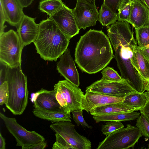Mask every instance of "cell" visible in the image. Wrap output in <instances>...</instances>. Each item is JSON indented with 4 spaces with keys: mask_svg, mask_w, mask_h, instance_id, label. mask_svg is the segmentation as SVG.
<instances>
[{
    "mask_svg": "<svg viewBox=\"0 0 149 149\" xmlns=\"http://www.w3.org/2000/svg\"><path fill=\"white\" fill-rule=\"evenodd\" d=\"M32 100L35 108L50 111H64L56 99L54 90L42 88L34 94Z\"/></svg>",
    "mask_w": 149,
    "mask_h": 149,
    "instance_id": "9a60e30c",
    "label": "cell"
},
{
    "mask_svg": "<svg viewBox=\"0 0 149 149\" xmlns=\"http://www.w3.org/2000/svg\"><path fill=\"white\" fill-rule=\"evenodd\" d=\"M143 93L146 97L148 99H149V91H147L146 92H144Z\"/></svg>",
    "mask_w": 149,
    "mask_h": 149,
    "instance_id": "b9f144b4",
    "label": "cell"
},
{
    "mask_svg": "<svg viewBox=\"0 0 149 149\" xmlns=\"http://www.w3.org/2000/svg\"><path fill=\"white\" fill-rule=\"evenodd\" d=\"M135 30L138 47H149V25L135 29Z\"/></svg>",
    "mask_w": 149,
    "mask_h": 149,
    "instance_id": "4316f807",
    "label": "cell"
},
{
    "mask_svg": "<svg viewBox=\"0 0 149 149\" xmlns=\"http://www.w3.org/2000/svg\"><path fill=\"white\" fill-rule=\"evenodd\" d=\"M148 100L143 93L138 92L127 95L125 97L123 102L127 105L139 110L144 106Z\"/></svg>",
    "mask_w": 149,
    "mask_h": 149,
    "instance_id": "603a6c76",
    "label": "cell"
},
{
    "mask_svg": "<svg viewBox=\"0 0 149 149\" xmlns=\"http://www.w3.org/2000/svg\"><path fill=\"white\" fill-rule=\"evenodd\" d=\"M148 8L149 10V0H140Z\"/></svg>",
    "mask_w": 149,
    "mask_h": 149,
    "instance_id": "ab89813d",
    "label": "cell"
},
{
    "mask_svg": "<svg viewBox=\"0 0 149 149\" xmlns=\"http://www.w3.org/2000/svg\"><path fill=\"white\" fill-rule=\"evenodd\" d=\"M53 19L61 31L70 40L79 33L72 9L64 5L54 14L49 17Z\"/></svg>",
    "mask_w": 149,
    "mask_h": 149,
    "instance_id": "7c38bea8",
    "label": "cell"
},
{
    "mask_svg": "<svg viewBox=\"0 0 149 149\" xmlns=\"http://www.w3.org/2000/svg\"><path fill=\"white\" fill-rule=\"evenodd\" d=\"M140 115L135 111L116 113L107 115L93 116V118L96 123L100 122L116 121H125L137 119Z\"/></svg>",
    "mask_w": 149,
    "mask_h": 149,
    "instance_id": "7402d4cb",
    "label": "cell"
},
{
    "mask_svg": "<svg viewBox=\"0 0 149 149\" xmlns=\"http://www.w3.org/2000/svg\"><path fill=\"white\" fill-rule=\"evenodd\" d=\"M99 12L98 20L103 26H107L118 20V13L113 12L103 3Z\"/></svg>",
    "mask_w": 149,
    "mask_h": 149,
    "instance_id": "cb8c5ba5",
    "label": "cell"
},
{
    "mask_svg": "<svg viewBox=\"0 0 149 149\" xmlns=\"http://www.w3.org/2000/svg\"><path fill=\"white\" fill-rule=\"evenodd\" d=\"M136 125L140 130L142 136L149 139V122L142 114L137 119Z\"/></svg>",
    "mask_w": 149,
    "mask_h": 149,
    "instance_id": "f546056e",
    "label": "cell"
},
{
    "mask_svg": "<svg viewBox=\"0 0 149 149\" xmlns=\"http://www.w3.org/2000/svg\"><path fill=\"white\" fill-rule=\"evenodd\" d=\"M54 90L58 102L64 111L70 113L73 111L83 110L82 102L84 93L79 86L65 79L55 84Z\"/></svg>",
    "mask_w": 149,
    "mask_h": 149,
    "instance_id": "ba28073f",
    "label": "cell"
},
{
    "mask_svg": "<svg viewBox=\"0 0 149 149\" xmlns=\"http://www.w3.org/2000/svg\"><path fill=\"white\" fill-rule=\"evenodd\" d=\"M88 91L102 93L116 97H125L127 95L138 92L127 80L120 81H111L102 78L86 88Z\"/></svg>",
    "mask_w": 149,
    "mask_h": 149,
    "instance_id": "30bf717a",
    "label": "cell"
},
{
    "mask_svg": "<svg viewBox=\"0 0 149 149\" xmlns=\"http://www.w3.org/2000/svg\"><path fill=\"white\" fill-rule=\"evenodd\" d=\"M83 109H80L72 111V113L73 119L77 126L80 125L83 127L92 129V127L88 125L85 121L83 116Z\"/></svg>",
    "mask_w": 149,
    "mask_h": 149,
    "instance_id": "4dcf8cb0",
    "label": "cell"
},
{
    "mask_svg": "<svg viewBox=\"0 0 149 149\" xmlns=\"http://www.w3.org/2000/svg\"><path fill=\"white\" fill-rule=\"evenodd\" d=\"M56 69L66 80L79 86L80 84L79 75L70 50L67 48L60 57L56 63Z\"/></svg>",
    "mask_w": 149,
    "mask_h": 149,
    "instance_id": "4fadbf2b",
    "label": "cell"
},
{
    "mask_svg": "<svg viewBox=\"0 0 149 149\" xmlns=\"http://www.w3.org/2000/svg\"><path fill=\"white\" fill-rule=\"evenodd\" d=\"M111 44L115 52L114 58L117 61L121 76L124 79L128 80L138 92L143 93L145 91L146 82L131 63L130 57L132 49L128 46Z\"/></svg>",
    "mask_w": 149,
    "mask_h": 149,
    "instance_id": "5b68a950",
    "label": "cell"
},
{
    "mask_svg": "<svg viewBox=\"0 0 149 149\" xmlns=\"http://www.w3.org/2000/svg\"><path fill=\"white\" fill-rule=\"evenodd\" d=\"M47 145V142L44 141L38 144L31 147L29 149H43L46 147Z\"/></svg>",
    "mask_w": 149,
    "mask_h": 149,
    "instance_id": "74e56055",
    "label": "cell"
},
{
    "mask_svg": "<svg viewBox=\"0 0 149 149\" xmlns=\"http://www.w3.org/2000/svg\"><path fill=\"white\" fill-rule=\"evenodd\" d=\"M17 29V32L24 46L33 42L37 37L38 24L35 22L34 18L25 15Z\"/></svg>",
    "mask_w": 149,
    "mask_h": 149,
    "instance_id": "2e32d148",
    "label": "cell"
},
{
    "mask_svg": "<svg viewBox=\"0 0 149 149\" xmlns=\"http://www.w3.org/2000/svg\"><path fill=\"white\" fill-rule=\"evenodd\" d=\"M0 34L4 32L5 29L7 27L4 25L5 23L6 22V16L1 4L0 5Z\"/></svg>",
    "mask_w": 149,
    "mask_h": 149,
    "instance_id": "836d02e7",
    "label": "cell"
},
{
    "mask_svg": "<svg viewBox=\"0 0 149 149\" xmlns=\"http://www.w3.org/2000/svg\"><path fill=\"white\" fill-rule=\"evenodd\" d=\"M33 113L36 117L55 123L61 121L71 122L70 113L64 111H48L39 109H33Z\"/></svg>",
    "mask_w": 149,
    "mask_h": 149,
    "instance_id": "44dd1931",
    "label": "cell"
},
{
    "mask_svg": "<svg viewBox=\"0 0 149 149\" xmlns=\"http://www.w3.org/2000/svg\"><path fill=\"white\" fill-rule=\"evenodd\" d=\"M129 23L135 29L149 25V10L140 0H134L132 7Z\"/></svg>",
    "mask_w": 149,
    "mask_h": 149,
    "instance_id": "ac0fdd59",
    "label": "cell"
},
{
    "mask_svg": "<svg viewBox=\"0 0 149 149\" xmlns=\"http://www.w3.org/2000/svg\"><path fill=\"white\" fill-rule=\"evenodd\" d=\"M138 110L127 105L123 102L109 104L95 107L90 111V114L93 116L107 115L118 112L136 111Z\"/></svg>",
    "mask_w": 149,
    "mask_h": 149,
    "instance_id": "ffe728a7",
    "label": "cell"
},
{
    "mask_svg": "<svg viewBox=\"0 0 149 149\" xmlns=\"http://www.w3.org/2000/svg\"><path fill=\"white\" fill-rule=\"evenodd\" d=\"M50 127L55 133L52 149H91L90 141L77 132L71 122L61 121L51 124Z\"/></svg>",
    "mask_w": 149,
    "mask_h": 149,
    "instance_id": "277c9868",
    "label": "cell"
},
{
    "mask_svg": "<svg viewBox=\"0 0 149 149\" xmlns=\"http://www.w3.org/2000/svg\"><path fill=\"white\" fill-rule=\"evenodd\" d=\"M24 47L17 32L13 29L0 34V61L11 68L21 66Z\"/></svg>",
    "mask_w": 149,
    "mask_h": 149,
    "instance_id": "8992f818",
    "label": "cell"
},
{
    "mask_svg": "<svg viewBox=\"0 0 149 149\" xmlns=\"http://www.w3.org/2000/svg\"><path fill=\"white\" fill-rule=\"evenodd\" d=\"M124 127L121 122L116 121H108L103 125L101 129L102 133L107 136L114 131Z\"/></svg>",
    "mask_w": 149,
    "mask_h": 149,
    "instance_id": "f1b7e54d",
    "label": "cell"
},
{
    "mask_svg": "<svg viewBox=\"0 0 149 149\" xmlns=\"http://www.w3.org/2000/svg\"><path fill=\"white\" fill-rule=\"evenodd\" d=\"M145 91H149V81L146 82L145 86Z\"/></svg>",
    "mask_w": 149,
    "mask_h": 149,
    "instance_id": "60d3db41",
    "label": "cell"
},
{
    "mask_svg": "<svg viewBox=\"0 0 149 149\" xmlns=\"http://www.w3.org/2000/svg\"><path fill=\"white\" fill-rule=\"evenodd\" d=\"M132 51L131 63L143 79L147 82L149 81V61L139 50L138 46L134 47Z\"/></svg>",
    "mask_w": 149,
    "mask_h": 149,
    "instance_id": "d6986e66",
    "label": "cell"
},
{
    "mask_svg": "<svg viewBox=\"0 0 149 149\" xmlns=\"http://www.w3.org/2000/svg\"><path fill=\"white\" fill-rule=\"evenodd\" d=\"M102 78L111 81H120L124 80L113 68L107 67L105 68L102 71Z\"/></svg>",
    "mask_w": 149,
    "mask_h": 149,
    "instance_id": "83f0119b",
    "label": "cell"
},
{
    "mask_svg": "<svg viewBox=\"0 0 149 149\" xmlns=\"http://www.w3.org/2000/svg\"><path fill=\"white\" fill-rule=\"evenodd\" d=\"M5 81L8 82L9 90L6 106L14 115H21L26 107L29 95L27 77L21 66L15 68L7 66Z\"/></svg>",
    "mask_w": 149,
    "mask_h": 149,
    "instance_id": "3957f363",
    "label": "cell"
},
{
    "mask_svg": "<svg viewBox=\"0 0 149 149\" xmlns=\"http://www.w3.org/2000/svg\"><path fill=\"white\" fill-rule=\"evenodd\" d=\"M5 13L6 22L10 25L18 27L25 15L23 8L17 0H0Z\"/></svg>",
    "mask_w": 149,
    "mask_h": 149,
    "instance_id": "e0dca14e",
    "label": "cell"
},
{
    "mask_svg": "<svg viewBox=\"0 0 149 149\" xmlns=\"http://www.w3.org/2000/svg\"><path fill=\"white\" fill-rule=\"evenodd\" d=\"M74 56L79 68L89 74L100 71L114 58L108 37L102 31L91 29L80 37Z\"/></svg>",
    "mask_w": 149,
    "mask_h": 149,
    "instance_id": "6da1fadb",
    "label": "cell"
},
{
    "mask_svg": "<svg viewBox=\"0 0 149 149\" xmlns=\"http://www.w3.org/2000/svg\"><path fill=\"white\" fill-rule=\"evenodd\" d=\"M38 26V34L33 42L37 53L44 60L56 61L68 48L70 40L49 18Z\"/></svg>",
    "mask_w": 149,
    "mask_h": 149,
    "instance_id": "7a4b0ae2",
    "label": "cell"
},
{
    "mask_svg": "<svg viewBox=\"0 0 149 149\" xmlns=\"http://www.w3.org/2000/svg\"><path fill=\"white\" fill-rule=\"evenodd\" d=\"M9 90L7 82L5 81L0 84V105L6 104L8 101Z\"/></svg>",
    "mask_w": 149,
    "mask_h": 149,
    "instance_id": "1f68e13d",
    "label": "cell"
},
{
    "mask_svg": "<svg viewBox=\"0 0 149 149\" xmlns=\"http://www.w3.org/2000/svg\"><path fill=\"white\" fill-rule=\"evenodd\" d=\"M72 10L80 30L95 26L98 20L99 12L95 5L83 0H77Z\"/></svg>",
    "mask_w": 149,
    "mask_h": 149,
    "instance_id": "8fae6325",
    "label": "cell"
},
{
    "mask_svg": "<svg viewBox=\"0 0 149 149\" xmlns=\"http://www.w3.org/2000/svg\"><path fill=\"white\" fill-rule=\"evenodd\" d=\"M5 140L0 132V149H5Z\"/></svg>",
    "mask_w": 149,
    "mask_h": 149,
    "instance_id": "f35d334b",
    "label": "cell"
},
{
    "mask_svg": "<svg viewBox=\"0 0 149 149\" xmlns=\"http://www.w3.org/2000/svg\"><path fill=\"white\" fill-rule=\"evenodd\" d=\"M142 136L136 126L127 124L107 136L97 149H127L133 148Z\"/></svg>",
    "mask_w": 149,
    "mask_h": 149,
    "instance_id": "52a82bcc",
    "label": "cell"
},
{
    "mask_svg": "<svg viewBox=\"0 0 149 149\" xmlns=\"http://www.w3.org/2000/svg\"><path fill=\"white\" fill-rule=\"evenodd\" d=\"M0 117L9 132L15 138L17 146L22 149L31 147L45 141L44 137L35 131H29L18 123L15 118L7 117L1 112Z\"/></svg>",
    "mask_w": 149,
    "mask_h": 149,
    "instance_id": "9c48e42d",
    "label": "cell"
},
{
    "mask_svg": "<svg viewBox=\"0 0 149 149\" xmlns=\"http://www.w3.org/2000/svg\"><path fill=\"white\" fill-rule=\"evenodd\" d=\"M79 0H77V1ZM85 1L88 2L89 3H92L93 4H95V0H83Z\"/></svg>",
    "mask_w": 149,
    "mask_h": 149,
    "instance_id": "7bdbcfd3",
    "label": "cell"
},
{
    "mask_svg": "<svg viewBox=\"0 0 149 149\" xmlns=\"http://www.w3.org/2000/svg\"><path fill=\"white\" fill-rule=\"evenodd\" d=\"M141 114H142L149 122V99L143 107L139 110Z\"/></svg>",
    "mask_w": 149,
    "mask_h": 149,
    "instance_id": "e575fe53",
    "label": "cell"
},
{
    "mask_svg": "<svg viewBox=\"0 0 149 149\" xmlns=\"http://www.w3.org/2000/svg\"><path fill=\"white\" fill-rule=\"evenodd\" d=\"M122 0H104L103 4L113 12L116 13L119 6Z\"/></svg>",
    "mask_w": 149,
    "mask_h": 149,
    "instance_id": "d6a6232c",
    "label": "cell"
},
{
    "mask_svg": "<svg viewBox=\"0 0 149 149\" xmlns=\"http://www.w3.org/2000/svg\"><path fill=\"white\" fill-rule=\"evenodd\" d=\"M148 149H149V147L148 148Z\"/></svg>",
    "mask_w": 149,
    "mask_h": 149,
    "instance_id": "ee69618b",
    "label": "cell"
},
{
    "mask_svg": "<svg viewBox=\"0 0 149 149\" xmlns=\"http://www.w3.org/2000/svg\"><path fill=\"white\" fill-rule=\"evenodd\" d=\"M22 6L26 8L30 6L34 0H17Z\"/></svg>",
    "mask_w": 149,
    "mask_h": 149,
    "instance_id": "8d00e7d4",
    "label": "cell"
},
{
    "mask_svg": "<svg viewBox=\"0 0 149 149\" xmlns=\"http://www.w3.org/2000/svg\"><path fill=\"white\" fill-rule=\"evenodd\" d=\"M64 5L62 0H42L39 3V8L50 16L61 9Z\"/></svg>",
    "mask_w": 149,
    "mask_h": 149,
    "instance_id": "d4e9b609",
    "label": "cell"
},
{
    "mask_svg": "<svg viewBox=\"0 0 149 149\" xmlns=\"http://www.w3.org/2000/svg\"><path fill=\"white\" fill-rule=\"evenodd\" d=\"M134 0H122L118 8V21L130 23V17L132 6Z\"/></svg>",
    "mask_w": 149,
    "mask_h": 149,
    "instance_id": "484cf974",
    "label": "cell"
},
{
    "mask_svg": "<svg viewBox=\"0 0 149 149\" xmlns=\"http://www.w3.org/2000/svg\"><path fill=\"white\" fill-rule=\"evenodd\" d=\"M138 47L140 52L149 61V47Z\"/></svg>",
    "mask_w": 149,
    "mask_h": 149,
    "instance_id": "d590c367",
    "label": "cell"
},
{
    "mask_svg": "<svg viewBox=\"0 0 149 149\" xmlns=\"http://www.w3.org/2000/svg\"><path fill=\"white\" fill-rule=\"evenodd\" d=\"M125 97H116L87 91L82 100L83 110L89 113L93 109L109 104L123 102Z\"/></svg>",
    "mask_w": 149,
    "mask_h": 149,
    "instance_id": "5bb4252c",
    "label": "cell"
}]
</instances>
